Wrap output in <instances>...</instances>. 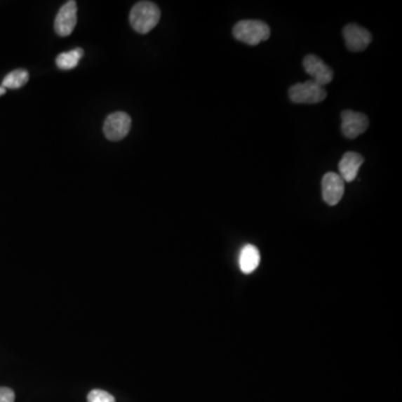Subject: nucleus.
I'll use <instances>...</instances> for the list:
<instances>
[{
	"mask_svg": "<svg viewBox=\"0 0 402 402\" xmlns=\"http://www.w3.org/2000/svg\"><path fill=\"white\" fill-rule=\"evenodd\" d=\"M326 88L312 80L297 83L288 91L290 101L297 105H316L326 100Z\"/></svg>",
	"mask_w": 402,
	"mask_h": 402,
	"instance_id": "3",
	"label": "nucleus"
},
{
	"mask_svg": "<svg viewBox=\"0 0 402 402\" xmlns=\"http://www.w3.org/2000/svg\"><path fill=\"white\" fill-rule=\"evenodd\" d=\"M28 80H29V74L26 69H15V71L11 72L9 74L6 75L1 86L6 90L7 88L17 90V88H22L28 82Z\"/></svg>",
	"mask_w": 402,
	"mask_h": 402,
	"instance_id": "13",
	"label": "nucleus"
},
{
	"mask_svg": "<svg viewBox=\"0 0 402 402\" xmlns=\"http://www.w3.org/2000/svg\"><path fill=\"white\" fill-rule=\"evenodd\" d=\"M363 161V156L356 152H347L342 156L339 163V170L340 175L344 182H351L356 178Z\"/></svg>",
	"mask_w": 402,
	"mask_h": 402,
	"instance_id": "10",
	"label": "nucleus"
},
{
	"mask_svg": "<svg viewBox=\"0 0 402 402\" xmlns=\"http://www.w3.org/2000/svg\"><path fill=\"white\" fill-rule=\"evenodd\" d=\"M237 41L248 45H257L260 41H267L271 36V29L266 22L260 20H241L233 29Z\"/></svg>",
	"mask_w": 402,
	"mask_h": 402,
	"instance_id": "2",
	"label": "nucleus"
},
{
	"mask_svg": "<svg viewBox=\"0 0 402 402\" xmlns=\"http://www.w3.org/2000/svg\"><path fill=\"white\" fill-rule=\"evenodd\" d=\"M132 121L129 114L115 112L109 114L103 126V132L109 141H120L129 134Z\"/></svg>",
	"mask_w": 402,
	"mask_h": 402,
	"instance_id": "4",
	"label": "nucleus"
},
{
	"mask_svg": "<svg viewBox=\"0 0 402 402\" xmlns=\"http://www.w3.org/2000/svg\"><path fill=\"white\" fill-rule=\"evenodd\" d=\"M161 13L156 4L140 1L130 11V24L137 33L148 34L159 22Z\"/></svg>",
	"mask_w": 402,
	"mask_h": 402,
	"instance_id": "1",
	"label": "nucleus"
},
{
	"mask_svg": "<svg viewBox=\"0 0 402 402\" xmlns=\"http://www.w3.org/2000/svg\"><path fill=\"white\" fill-rule=\"evenodd\" d=\"M0 402H15V392L11 389L0 387Z\"/></svg>",
	"mask_w": 402,
	"mask_h": 402,
	"instance_id": "15",
	"label": "nucleus"
},
{
	"mask_svg": "<svg viewBox=\"0 0 402 402\" xmlns=\"http://www.w3.org/2000/svg\"><path fill=\"white\" fill-rule=\"evenodd\" d=\"M77 22V5L76 1L71 0L64 4L58 11V16L55 18V32L60 37H66L71 35L74 30Z\"/></svg>",
	"mask_w": 402,
	"mask_h": 402,
	"instance_id": "5",
	"label": "nucleus"
},
{
	"mask_svg": "<svg viewBox=\"0 0 402 402\" xmlns=\"http://www.w3.org/2000/svg\"><path fill=\"white\" fill-rule=\"evenodd\" d=\"M303 67L312 81L321 86L328 84L333 80V71L316 55H307L303 60Z\"/></svg>",
	"mask_w": 402,
	"mask_h": 402,
	"instance_id": "6",
	"label": "nucleus"
},
{
	"mask_svg": "<svg viewBox=\"0 0 402 402\" xmlns=\"http://www.w3.org/2000/svg\"><path fill=\"white\" fill-rule=\"evenodd\" d=\"M345 45L351 52H362L369 46L373 36L366 28L356 24H349L343 28Z\"/></svg>",
	"mask_w": 402,
	"mask_h": 402,
	"instance_id": "8",
	"label": "nucleus"
},
{
	"mask_svg": "<svg viewBox=\"0 0 402 402\" xmlns=\"http://www.w3.org/2000/svg\"><path fill=\"white\" fill-rule=\"evenodd\" d=\"M88 402H115V398L105 390L95 389L88 394Z\"/></svg>",
	"mask_w": 402,
	"mask_h": 402,
	"instance_id": "14",
	"label": "nucleus"
},
{
	"mask_svg": "<svg viewBox=\"0 0 402 402\" xmlns=\"http://www.w3.org/2000/svg\"><path fill=\"white\" fill-rule=\"evenodd\" d=\"M341 118H342L341 129L343 135L348 139H356L360 134L367 131L369 126V119L367 118V115L354 112L351 109L343 111L341 113Z\"/></svg>",
	"mask_w": 402,
	"mask_h": 402,
	"instance_id": "7",
	"label": "nucleus"
},
{
	"mask_svg": "<svg viewBox=\"0 0 402 402\" xmlns=\"http://www.w3.org/2000/svg\"><path fill=\"white\" fill-rule=\"evenodd\" d=\"M83 55L84 52L82 48H75L69 52L62 53L56 58V65L58 66V69H65V71L75 69L81 58H83Z\"/></svg>",
	"mask_w": 402,
	"mask_h": 402,
	"instance_id": "12",
	"label": "nucleus"
},
{
	"mask_svg": "<svg viewBox=\"0 0 402 402\" xmlns=\"http://www.w3.org/2000/svg\"><path fill=\"white\" fill-rule=\"evenodd\" d=\"M6 93V88L0 86V96H3Z\"/></svg>",
	"mask_w": 402,
	"mask_h": 402,
	"instance_id": "16",
	"label": "nucleus"
},
{
	"mask_svg": "<svg viewBox=\"0 0 402 402\" xmlns=\"http://www.w3.org/2000/svg\"><path fill=\"white\" fill-rule=\"evenodd\" d=\"M344 194V181L335 173H326L322 179L323 199L328 205L335 206Z\"/></svg>",
	"mask_w": 402,
	"mask_h": 402,
	"instance_id": "9",
	"label": "nucleus"
},
{
	"mask_svg": "<svg viewBox=\"0 0 402 402\" xmlns=\"http://www.w3.org/2000/svg\"><path fill=\"white\" fill-rule=\"evenodd\" d=\"M260 255L258 249L253 245H246L239 255V267L243 274H250L257 269Z\"/></svg>",
	"mask_w": 402,
	"mask_h": 402,
	"instance_id": "11",
	"label": "nucleus"
}]
</instances>
